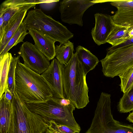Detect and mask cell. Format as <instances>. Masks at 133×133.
Instances as JSON below:
<instances>
[{
  "label": "cell",
  "mask_w": 133,
  "mask_h": 133,
  "mask_svg": "<svg viewBox=\"0 0 133 133\" xmlns=\"http://www.w3.org/2000/svg\"><path fill=\"white\" fill-rule=\"evenodd\" d=\"M4 95L5 98L8 101L10 102L11 101L13 98V94L8 88L5 90Z\"/></svg>",
  "instance_id": "30"
},
{
  "label": "cell",
  "mask_w": 133,
  "mask_h": 133,
  "mask_svg": "<svg viewBox=\"0 0 133 133\" xmlns=\"http://www.w3.org/2000/svg\"><path fill=\"white\" fill-rule=\"evenodd\" d=\"M47 0H7L0 5V13L3 14L4 29L11 18L18 12L28 10L38 4L47 3Z\"/></svg>",
  "instance_id": "11"
},
{
  "label": "cell",
  "mask_w": 133,
  "mask_h": 133,
  "mask_svg": "<svg viewBox=\"0 0 133 133\" xmlns=\"http://www.w3.org/2000/svg\"><path fill=\"white\" fill-rule=\"evenodd\" d=\"M129 28L118 26L112 23L111 30L107 38V43L111 44L112 46H115L123 42L126 40V35Z\"/></svg>",
  "instance_id": "20"
},
{
  "label": "cell",
  "mask_w": 133,
  "mask_h": 133,
  "mask_svg": "<svg viewBox=\"0 0 133 133\" xmlns=\"http://www.w3.org/2000/svg\"><path fill=\"white\" fill-rule=\"evenodd\" d=\"M15 82L16 91L24 102L44 101L53 97L41 75L26 66L19 59L16 69Z\"/></svg>",
  "instance_id": "3"
},
{
  "label": "cell",
  "mask_w": 133,
  "mask_h": 133,
  "mask_svg": "<svg viewBox=\"0 0 133 133\" xmlns=\"http://www.w3.org/2000/svg\"><path fill=\"white\" fill-rule=\"evenodd\" d=\"M20 56L13 57L10 63L8 77V88L13 94L16 91L15 72L16 66Z\"/></svg>",
  "instance_id": "24"
},
{
  "label": "cell",
  "mask_w": 133,
  "mask_h": 133,
  "mask_svg": "<svg viewBox=\"0 0 133 133\" xmlns=\"http://www.w3.org/2000/svg\"><path fill=\"white\" fill-rule=\"evenodd\" d=\"M111 95L101 93L90 126L85 133H104L117 122L111 110Z\"/></svg>",
  "instance_id": "7"
},
{
  "label": "cell",
  "mask_w": 133,
  "mask_h": 133,
  "mask_svg": "<svg viewBox=\"0 0 133 133\" xmlns=\"http://www.w3.org/2000/svg\"><path fill=\"white\" fill-rule=\"evenodd\" d=\"M28 31L36 48L49 61L54 59L56 56L55 41L40 31L34 29Z\"/></svg>",
  "instance_id": "13"
},
{
  "label": "cell",
  "mask_w": 133,
  "mask_h": 133,
  "mask_svg": "<svg viewBox=\"0 0 133 133\" xmlns=\"http://www.w3.org/2000/svg\"><path fill=\"white\" fill-rule=\"evenodd\" d=\"M56 58L63 65L67 64L74 54L73 43L68 40L64 43L55 46Z\"/></svg>",
  "instance_id": "19"
},
{
  "label": "cell",
  "mask_w": 133,
  "mask_h": 133,
  "mask_svg": "<svg viewBox=\"0 0 133 133\" xmlns=\"http://www.w3.org/2000/svg\"><path fill=\"white\" fill-rule=\"evenodd\" d=\"M115 14L111 16L115 24L126 28L133 26V8L118 7Z\"/></svg>",
  "instance_id": "16"
},
{
  "label": "cell",
  "mask_w": 133,
  "mask_h": 133,
  "mask_svg": "<svg viewBox=\"0 0 133 133\" xmlns=\"http://www.w3.org/2000/svg\"><path fill=\"white\" fill-rule=\"evenodd\" d=\"M95 23L91 32L92 38L98 45L107 43V40L111 30L112 22L111 16L97 13L94 15Z\"/></svg>",
  "instance_id": "12"
},
{
  "label": "cell",
  "mask_w": 133,
  "mask_h": 133,
  "mask_svg": "<svg viewBox=\"0 0 133 133\" xmlns=\"http://www.w3.org/2000/svg\"><path fill=\"white\" fill-rule=\"evenodd\" d=\"M28 10L22 11L16 14L10 19L5 27L3 37L0 40V52L15 34L25 18Z\"/></svg>",
  "instance_id": "14"
},
{
  "label": "cell",
  "mask_w": 133,
  "mask_h": 133,
  "mask_svg": "<svg viewBox=\"0 0 133 133\" xmlns=\"http://www.w3.org/2000/svg\"><path fill=\"white\" fill-rule=\"evenodd\" d=\"M13 57L11 54L8 52L0 56V98L8 88V73Z\"/></svg>",
  "instance_id": "18"
},
{
  "label": "cell",
  "mask_w": 133,
  "mask_h": 133,
  "mask_svg": "<svg viewBox=\"0 0 133 133\" xmlns=\"http://www.w3.org/2000/svg\"><path fill=\"white\" fill-rule=\"evenodd\" d=\"M117 109L120 113H126L133 110V88L124 93L117 105Z\"/></svg>",
  "instance_id": "22"
},
{
  "label": "cell",
  "mask_w": 133,
  "mask_h": 133,
  "mask_svg": "<svg viewBox=\"0 0 133 133\" xmlns=\"http://www.w3.org/2000/svg\"><path fill=\"white\" fill-rule=\"evenodd\" d=\"M27 31L24 28L22 22L2 51L0 52V56H3L8 52L11 49L18 43L23 42L26 36L29 34Z\"/></svg>",
  "instance_id": "21"
},
{
  "label": "cell",
  "mask_w": 133,
  "mask_h": 133,
  "mask_svg": "<svg viewBox=\"0 0 133 133\" xmlns=\"http://www.w3.org/2000/svg\"><path fill=\"white\" fill-rule=\"evenodd\" d=\"M86 75L75 53L69 62L63 67L64 93L78 109L85 107L89 102Z\"/></svg>",
  "instance_id": "1"
},
{
  "label": "cell",
  "mask_w": 133,
  "mask_h": 133,
  "mask_svg": "<svg viewBox=\"0 0 133 133\" xmlns=\"http://www.w3.org/2000/svg\"><path fill=\"white\" fill-rule=\"evenodd\" d=\"M12 107L11 101H8L4 94L0 98V133H8Z\"/></svg>",
  "instance_id": "17"
},
{
  "label": "cell",
  "mask_w": 133,
  "mask_h": 133,
  "mask_svg": "<svg viewBox=\"0 0 133 133\" xmlns=\"http://www.w3.org/2000/svg\"><path fill=\"white\" fill-rule=\"evenodd\" d=\"M18 53L22 58L24 65L39 74L44 72L50 65V61L34 45L28 41L22 44Z\"/></svg>",
  "instance_id": "9"
},
{
  "label": "cell",
  "mask_w": 133,
  "mask_h": 133,
  "mask_svg": "<svg viewBox=\"0 0 133 133\" xmlns=\"http://www.w3.org/2000/svg\"><path fill=\"white\" fill-rule=\"evenodd\" d=\"M12 107L8 133H44L49 126L48 121L30 110L16 91Z\"/></svg>",
  "instance_id": "4"
},
{
  "label": "cell",
  "mask_w": 133,
  "mask_h": 133,
  "mask_svg": "<svg viewBox=\"0 0 133 133\" xmlns=\"http://www.w3.org/2000/svg\"><path fill=\"white\" fill-rule=\"evenodd\" d=\"M111 4L116 8L122 7L133 8V0L108 1Z\"/></svg>",
  "instance_id": "27"
},
{
  "label": "cell",
  "mask_w": 133,
  "mask_h": 133,
  "mask_svg": "<svg viewBox=\"0 0 133 133\" xmlns=\"http://www.w3.org/2000/svg\"><path fill=\"white\" fill-rule=\"evenodd\" d=\"M105 133H133V126L123 124L118 121Z\"/></svg>",
  "instance_id": "25"
},
{
  "label": "cell",
  "mask_w": 133,
  "mask_h": 133,
  "mask_svg": "<svg viewBox=\"0 0 133 133\" xmlns=\"http://www.w3.org/2000/svg\"><path fill=\"white\" fill-rule=\"evenodd\" d=\"M49 130L54 133H75V130L65 125L58 124L53 120L49 122Z\"/></svg>",
  "instance_id": "26"
},
{
  "label": "cell",
  "mask_w": 133,
  "mask_h": 133,
  "mask_svg": "<svg viewBox=\"0 0 133 133\" xmlns=\"http://www.w3.org/2000/svg\"><path fill=\"white\" fill-rule=\"evenodd\" d=\"M121 91L126 93L133 88V66L119 76Z\"/></svg>",
  "instance_id": "23"
},
{
  "label": "cell",
  "mask_w": 133,
  "mask_h": 133,
  "mask_svg": "<svg viewBox=\"0 0 133 133\" xmlns=\"http://www.w3.org/2000/svg\"></svg>",
  "instance_id": "34"
},
{
  "label": "cell",
  "mask_w": 133,
  "mask_h": 133,
  "mask_svg": "<svg viewBox=\"0 0 133 133\" xmlns=\"http://www.w3.org/2000/svg\"><path fill=\"white\" fill-rule=\"evenodd\" d=\"M104 2L95 0H64L60 2L59 7L62 21L71 25H83L82 17L86 10L93 5Z\"/></svg>",
  "instance_id": "8"
},
{
  "label": "cell",
  "mask_w": 133,
  "mask_h": 133,
  "mask_svg": "<svg viewBox=\"0 0 133 133\" xmlns=\"http://www.w3.org/2000/svg\"><path fill=\"white\" fill-rule=\"evenodd\" d=\"M63 65L56 58L53 59L48 69L41 75L51 89L53 97L65 98L63 76Z\"/></svg>",
  "instance_id": "10"
},
{
  "label": "cell",
  "mask_w": 133,
  "mask_h": 133,
  "mask_svg": "<svg viewBox=\"0 0 133 133\" xmlns=\"http://www.w3.org/2000/svg\"><path fill=\"white\" fill-rule=\"evenodd\" d=\"M107 51L105 57L100 60L105 76H119L133 66V44Z\"/></svg>",
  "instance_id": "6"
},
{
  "label": "cell",
  "mask_w": 133,
  "mask_h": 133,
  "mask_svg": "<svg viewBox=\"0 0 133 133\" xmlns=\"http://www.w3.org/2000/svg\"><path fill=\"white\" fill-rule=\"evenodd\" d=\"M45 133H54L50 131L48 128L47 129Z\"/></svg>",
  "instance_id": "33"
},
{
  "label": "cell",
  "mask_w": 133,
  "mask_h": 133,
  "mask_svg": "<svg viewBox=\"0 0 133 133\" xmlns=\"http://www.w3.org/2000/svg\"><path fill=\"white\" fill-rule=\"evenodd\" d=\"M126 119L129 122L133 123V111L128 115Z\"/></svg>",
  "instance_id": "32"
},
{
  "label": "cell",
  "mask_w": 133,
  "mask_h": 133,
  "mask_svg": "<svg viewBox=\"0 0 133 133\" xmlns=\"http://www.w3.org/2000/svg\"><path fill=\"white\" fill-rule=\"evenodd\" d=\"M3 14L0 13V40L2 39L3 36Z\"/></svg>",
  "instance_id": "29"
},
{
  "label": "cell",
  "mask_w": 133,
  "mask_h": 133,
  "mask_svg": "<svg viewBox=\"0 0 133 133\" xmlns=\"http://www.w3.org/2000/svg\"><path fill=\"white\" fill-rule=\"evenodd\" d=\"M76 53L86 75L94 69L99 62L95 56L86 48L81 46H78L76 47Z\"/></svg>",
  "instance_id": "15"
},
{
  "label": "cell",
  "mask_w": 133,
  "mask_h": 133,
  "mask_svg": "<svg viewBox=\"0 0 133 133\" xmlns=\"http://www.w3.org/2000/svg\"><path fill=\"white\" fill-rule=\"evenodd\" d=\"M23 23L27 30L34 29L40 31L53 39L62 44L72 38L74 34L64 26L51 16L44 13L41 9L29 11Z\"/></svg>",
  "instance_id": "5"
},
{
  "label": "cell",
  "mask_w": 133,
  "mask_h": 133,
  "mask_svg": "<svg viewBox=\"0 0 133 133\" xmlns=\"http://www.w3.org/2000/svg\"><path fill=\"white\" fill-rule=\"evenodd\" d=\"M24 102L30 110L48 122L53 120L80 132V127L73 114L75 107L70 99L52 97L44 101Z\"/></svg>",
  "instance_id": "2"
},
{
  "label": "cell",
  "mask_w": 133,
  "mask_h": 133,
  "mask_svg": "<svg viewBox=\"0 0 133 133\" xmlns=\"http://www.w3.org/2000/svg\"><path fill=\"white\" fill-rule=\"evenodd\" d=\"M133 44V37L129 38L122 43L115 46H112L107 49L113 50Z\"/></svg>",
  "instance_id": "28"
},
{
  "label": "cell",
  "mask_w": 133,
  "mask_h": 133,
  "mask_svg": "<svg viewBox=\"0 0 133 133\" xmlns=\"http://www.w3.org/2000/svg\"><path fill=\"white\" fill-rule=\"evenodd\" d=\"M132 37H133V26L129 28V31L126 34V38L127 40Z\"/></svg>",
  "instance_id": "31"
}]
</instances>
